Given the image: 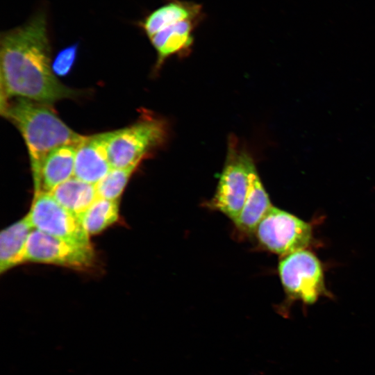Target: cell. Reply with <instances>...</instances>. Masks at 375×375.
Here are the masks:
<instances>
[{
	"mask_svg": "<svg viewBox=\"0 0 375 375\" xmlns=\"http://www.w3.org/2000/svg\"><path fill=\"white\" fill-rule=\"evenodd\" d=\"M78 219L89 235L99 233L118 220V200L99 197Z\"/></svg>",
	"mask_w": 375,
	"mask_h": 375,
	"instance_id": "16",
	"label": "cell"
},
{
	"mask_svg": "<svg viewBox=\"0 0 375 375\" xmlns=\"http://www.w3.org/2000/svg\"><path fill=\"white\" fill-rule=\"evenodd\" d=\"M203 19L188 18L169 24L149 38L157 55V64L169 56L189 51L194 42L193 33Z\"/></svg>",
	"mask_w": 375,
	"mask_h": 375,
	"instance_id": "11",
	"label": "cell"
},
{
	"mask_svg": "<svg viewBox=\"0 0 375 375\" xmlns=\"http://www.w3.org/2000/svg\"><path fill=\"white\" fill-rule=\"evenodd\" d=\"M26 215L34 229L71 243L91 245L90 235L78 217L61 206L50 193H35Z\"/></svg>",
	"mask_w": 375,
	"mask_h": 375,
	"instance_id": "7",
	"label": "cell"
},
{
	"mask_svg": "<svg viewBox=\"0 0 375 375\" xmlns=\"http://www.w3.org/2000/svg\"><path fill=\"white\" fill-rule=\"evenodd\" d=\"M278 272L288 301H300L312 305L321 297H329L322 264L308 249L283 256Z\"/></svg>",
	"mask_w": 375,
	"mask_h": 375,
	"instance_id": "3",
	"label": "cell"
},
{
	"mask_svg": "<svg viewBox=\"0 0 375 375\" xmlns=\"http://www.w3.org/2000/svg\"><path fill=\"white\" fill-rule=\"evenodd\" d=\"M50 194L61 206L78 217L99 198L95 184L74 176L58 185Z\"/></svg>",
	"mask_w": 375,
	"mask_h": 375,
	"instance_id": "15",
	"label": "cell"
},
{
	"mask_svg": "<svg viewBox=\"0 0 375 375\" xmlns=\"http://www.w3.org/2000/svg\"><path fill=\"white\" fill-rule=\"evenodd\" d=\"M33 227L27 215L2 230L0 235V272L24 262L28 239Z\"/></svg>",
	"mask_w": 375,
	"mask_h": 375,
	"instance_id": "14",
	"label": "cell"
},
{
	"mask_svg": "<svg viewBox=\"0 0 375 375\" xmlns=\"http://www.w3.org/2000/svg\"><path fill=\"white\" fill-rule=\"evenodd\" d=\"M167 126L159 119L148 117L110 132L108 153L112 168L139 165L151 151L165 142Z\"/></svg>",
	"mask_w": 375,
	"mask_h": 375,
	"instance_id": "4",
	"label": "cell"
},
{
	"mask_svg": "<svg viewBox=\"0 0 375 375\" xmlns=\"http://www.w3.org/2000/svg\"><path fill=\"white\" fill-rule=\"evenodd\" d=\"M92 245L71 243L33 229L28 239L25 262L53 264L75 269H88L94 264Z\"/></svg>",
	"mask_w": 375,
	"mask_h": 375,
	"instance_id": "8",
	"label": "cell"
},
{
	"mask_svg": "<svg viewBox=\"0 0 375 375\" xmlns=\"http://www.w3.org/2000/svg\"><path fill=\"white\" fill-rule=\"evenodd\" d=\"M46 14H35L24 24L1 36V103L24 98L51 105L77 95L62 84L51 64Z\"/></svg>",
	"mask_w": 375,
	"mask_h": 375,
	"instance_id": "1",
	"label": "cell"
},
{
	"mask_svg": "<svg viewBox=\"0 0 375 375\" xmlns=\"http://www.w3.org/2000/svg\"><path fill=\"white\" fill-rule=\"evenodd\" d=\"M252 158L236 142L230 141L227 157L216 192L209 204L235 224L244 206L248 188Z\"/></svg>",
	"mask_w": 375,
	"mask_h": 375,
	"instance_id": "5",
	"label": "cell"
},
{
	"mask_svg": "<svg viewBox=\"0 0 375 375\" xmlns=\"http://www.w3.org/2000/svg\"><path fill=\"white\" fill-rule=\"evenodd\" d=\"M272 206L253 165L249 174L247 197L239 217L234 224L244 233L254 234L258 225Z\"/></svg>",
	"mask_w": 375,
	"mask_h": 375,
	"instance_id": "12",
	"label": "cell"
},
{
	"mask_svg": "<svg viewBox=\"0 0 375 375\" xmlns=\"http://www.w3.org/2000/svg\"><path fill=\"white\" fill-rule=\"evenodd\" d=\"M254 234L263 247L282 257L306 249L312 240L310 223L274 206L259 223Z\"/></svg>",
	"mask_w": 375,
	"mask_h": 375,
	"instance_id": "6",
	"label": "cell"
},
{
	"mask_svg": "<svg viewBox=\"0 0 375 375\" xmlns=\"http://www.w3.org/2000/svg\"><path fill=\"white\" fill-rule=\"evenodd\" d=\"M138 166L112 168L102 179L95 184L98 197L110 200H117Z\"/></svg>",
	"mask_w": 375,
	"mask_h": 375,
	"instance_id": "17",
	"label": "cell"
},
{
	"mask_svg": "<svg viewBox=\"0 0 375 375\" xmlns=\"http://www.w3.org/2000/svg\"><path fill=\"white\" fill-rule=\"evenodd\" d=\"M140 22L139 25L148 38L162 27L175 22L188 19H205L206 13L201 3L186 0H165Z\"/></svg>",
	"mask_w": 375,
	"mask_h": 375,
	"instance_id": "13",
	"label": "cell"
},
{
	"mask_svg": "<svg viewBox=\"0 0 375 375\" xmlns=\"http://www.w3.org/2000/svg\"><path fill=\"white\" fill-rule=\"evenodd\" d=\"M76 146L62 145L51 151L33 176L35 193H50L74 176Z\"/></svg>",
	"mask_w": 375,
	"mask_h": 375,
	"instance_id": "10",
	"label": "cell"
},
{
	"mask_svg": "<svg viewBox=\"0 0 375 375\" xmlns=\"http://www.w3.org/2000/svg\"><path fill=\"white\" fill-rule=\"evenodd\" d=\"M78 44H74L60 50L55 57L51 67L55 75L66 76L71 71L76 60Z\"/></svg>",
	"mask_w": 375,
	"mask_h": 375,
	"instance_id": "18",
	"label": "cell"
},
{
	"mask_svg": "<svg viewBox=\"0 0 375 375\" xmlns=\"http://www.w3.org/2000/svg\"><path fill=\"white\" fill-rule=\"evenodd\" d=\"M1 112L20 131L27 147L33 176L46 156L62 145H78L85 138L68 127L50 108L24 98L1 103Z\"/></svg>",
	"mask_w": 375,
	"mask_h": 375,
	"instance_id": "2",
	"label": "cell"
},
{
	"mask_svg": "<svg viewBox=\"0 0 375 375\" xmlns=\"http://www.w3.org/2000/svg\"><path fill=\"white\" fill-rule=\"evenodd\" d=\"M110 132L85 136L76 146L74 177L97 184L112 169L108 145Z\"/></svg>",
	"mask_w": 375,
	"mask_h": 375,
	"instance_id": "9",
	"label": "cell"
}]
</instances>
